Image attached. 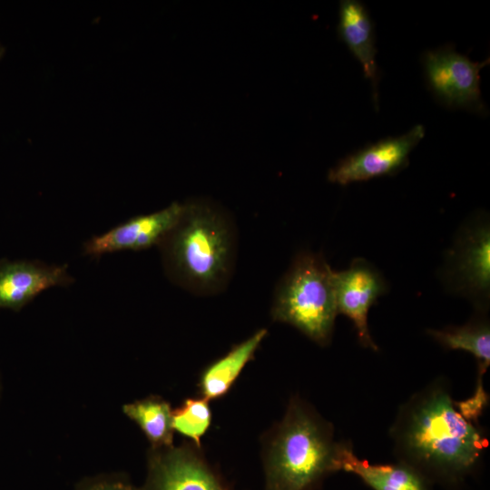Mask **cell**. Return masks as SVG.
Instances as JSON below:
<instances>
[{
    "label": "cell",
    "instance_id": "1",
    "mask_svg": "<svg viewBox=\"0 0 490 490\" xmlns=\"http://www.w3.org/2000/svg\"><path fill=\"white\" fill-rule=\"evenodd\" d=\"M398 462L432 485L456 486L479 463L486 439L457 411L450 391L431 384L414 395L391 428Z\"/></svg>",
    "mask_w": 490,
    "mask_h": 490
},
{
    "label": "cell",
    "instance_id": "2",
    "mask_svg": "<svg viewBox=\"0 0 490 490\" xmlns=\"http://www.w3.org/2000/svg\"><path fill=\"white\" fill-rule=\"evenodd\" d=\"M169 276L197 296H212L229 285L235 269L238 230L231 215L216 202L182 203L175 226L159 243Z\"/></svg>",
    "mask_w": 490,
    "mask_h": 490
},
{
    "label": "cell",
    "instance_id": "3",
    "mask_svg": "<svg viewBox=\"0 0 490 490\" xmlns=\"http://www.w3.org/2000/svg\"><path fill=\"white\" fill-rule=\"evenodd\" d=\"M340 446L328 423L293 399L265 450L264 490H317L338 472Z\"/></svg>",
    "mask_w": 490,
    "mask_h": 490
},
{
    "label": "cell",
    "instance_id": "4",
    "mask_svg": "<svg viewBox=\"0 0 490 490\" xmlns=\"http://www.w3.org/2000/svg\"><path fill=\"white\" fill-rule=\"evenodd\" d=\"M333 272L321 254L299 252L275 288L272 319L295 327L320 346L328 345L338 314Z\"/></svg>",
    "mask_w": 490,
    "mask_h": 490
},
{
    "label": "cell",
    "instance_id": "5",
    "mask_svg": "<svg viewBox=\"0 0 490 490\" xmlns=\"http://www.w3.org/2000/svg\"><path fill=\"white\" fill-rule=\"evenodd\" d=\"M442 280L452 293L467 298L485 310L490 295V226L477 214L458 230L442 267Z\"/></svg>",
    "mask_w": 490,
    "mask_h": 490
},
{
    "label": "cell",
    "instance_id": "6",
    "mask_svg": "<svg viewBox=\"0 0 490 490\" xmlns=\"http://www.w3.org/2000/svg\"><path fill=\"white\" fill-rule=\"evenodd\" d=\"M480 63L444 46L426 51L423 64L428 87L444 105L475 113H485L480 91V71L489 64Z\"/></svg>",
    "mask_w": 490,
    "mask_h": 490
},
{
    "label": "cell",
    "instance_id": "7",
    "mask_svg": "<svg viewBox=\"0 0 490 490\" xmlns=\"http://www.w3.org/2000/svg\"><path fill=\"white\" fill-rule=\"evenodd\" d=\"M425 136V128L415 125L407 132L382 139L341 159L333 166L328 180L347 185L380 176H392L408 165V156Z\"/></svg>",
    "mask_w": 490,
    "mask_h": 490
},
{
    "label": "cell",
    "instance_id": "8",
    "mask_svg": "<svg viewBox=\"0 0 490 490\" xmlns=\"http://www.w3.org/2000/svg\"><path fill=\"white\" fill-rule=\"evenodd\" d=\"M140 490H230L204 458L189 446L153 450Z\"/></svg>",
    "mask_w": 490,
    "mask_h": 490
},
{
    "label": "cell",
    "instance_id": "9",
    "mask_svg": "<svg viewBox=\"0 0 490 490\" xmlns=\"http://www.w3.org/2000/svg\"><path fill=\"white\" fill-rule=\"evenodd\" d=\"M338 313L349 318L365 348L377 350L368 325V314L388 286L378 270L367 260L354 259L348 269L333 272Z\"/></svg>",
    "mask_w": 490,
    "mask_h": 490
},
{
    "label": "cell",
    "instance_id": "10",
    "mask_svg": "<svg viewBox=\"0 0 490 490\" xmlns=\"http://www.w3.org/2000/svg\"><path fill=\"white\" fill-rule=\"evenodd\" d=\"M182 203L173 202L153 213L133 217L107 232L90 239L84 253L101 256L125 250H141L159 245L177 223Z\"/></svg>",
    "mask_w": 490,
    "mask_h": 490
},
{
    "label": "cell",
    "instance_id": "11",
    "mask_svg": "<svg viewBox=\"0 0 490 490\" xmlns=\"http://www.w3.org/2000/svg\"><path fill=\"white\" fill-rule=\"evenodd\" d=\"M72 280L66 265L0 259V309L19 311L42 291Z\"/></svg>",
    "mask_w": 490,
    "mask_h": 490
},
{
    "label": "cell",
    "instance_id": "12",
    "mask_svg": "<svg viewBox=\"0 0 490 490\" xmlns=\"http://www.w3.org/2000/svg\"><path fill=\"white\" fill-rule=\"evenodd\" d=\"M338 464V471L357 475L373 490H431L432 484L407 465L371 464L348 445L341 444Z\"/></svg>",
    "mask_w": 490,
    "mask_h": 490
},
{
    "label": "cell",
    "instance_id": "13",
    "mask_svg": "<svg viewBox=\"0 0 490 490\" xmlns=\"http://www.w3.org/2000/svg\"><path fill=\"white\" fill-rule=\"evenodd\" d=\"M338 33L363 68L365 77L372 82L377 103V67L376 64L373 24L365 5L358 0H343L339 5Z\"/></svg>",
    "mask_w": 490,
    "mask_h": 490
},
{
    "label": "cell",
    "instance_id": "14",
    "mask_svg": "<svg viewBox=\"0 0 490 490\" xmlns=\"http://www.w3.org/2000/svg\"><path fill=\"white\" fill-rule=\"evenodd\" d=\"M268 334L266 328L257 330L242 342L233 346L224 356L210 364L201 373L199 387L201 397L209 400L223 397Z\"/></svg>",
    "mask_w": 490,
    "mask_h": 490
},
{
    "label": "cell",
    "instance_id": "15",
    "mask_svg": "<svg viewBox=\"0 0 490 490\" xmlns=\"http://www.w3.org/2000/svg\"><path fill=\"white\" fill-rule=\"evenodd\" d=\"M123 412L143 431L155 449L171 447L173 440L172 411L158 397H149L123 407Z\"/></svg>",
    "mask_w": 490,
    "mask_h": 490
},
{
    "label": "cell",
    "instance_id": "16",
    "mask_svg": "<svg viewBox=\"0 0 490 490\" xmlns=\"http://www.w3.org/2000/svg\"><path fill=\"white\" fill-rule=\"evenodd\" d=\"M427 332L447 348L471 353L477 360L478 371H486L490 364V326L485 318L476 319L462 327L429 329Z\"/></svg>",
    "mask_w": 490,
    "mask_h": 490
},
{
    "label": "cell",
    "instance_id": "17",
    "mask_svg": "<svg viewBox=\"0 0 490 490\" xmlns=\"http://www.w3.org/2000/svg\"><path fill=\"white\" fill-rule=\"evenodd\" d=\"M209 401L203 397L187 398L183 404L172 411V427L182 436L201 446V437L209 429L211 411Z\"/></svg>",
    "mask_w": 490,
    "mask_h": 490
},
{
    "label": "cell",
    "instance_id": "18",
    "mask_svg": "<svg viewBox=\"0 0 490 490\" xmlns=\"http://www.w3.org/2000/svg\"><path fill=\"white\" fill-rule=\"evenodd\" d=\"M484 374L478 371L476 387L471 397L460 402H455L457 411L463 417L473 424H477L478 418L488 402V396L483 386Z\"/></svg>",
    "mask_w": 490,
    "mask_h": 490
},
{
    "label": "cell",
    "instance_id": "19",
    "mask_svg": "<svg viewBox=\"0 0 490 490\" xmlns=\"http://www.w3.org/2000/svg\"><path fill=\"white\" fill-rule=\"evenodd\" d=\"M76 490H140L127 479L115 475H103L83 482Z\"/></svg>",
    "mask_w": 490,
    "mask_h": 490
},
{
    "label": "cell",
    "instance_id": "20",
    "mask_svg": "<svg viewBox=\"0 0 490 490\" xmlns=\"http://www.w3.org/2000/svg\"><path fill=\"white\" fill-rule=\"evenodd\" d=\"M5 51V47L0 42V59L4 56Z\"/></svg>",
    "mask_w": 490,
    "mask_h": 490
}]
</instances>
